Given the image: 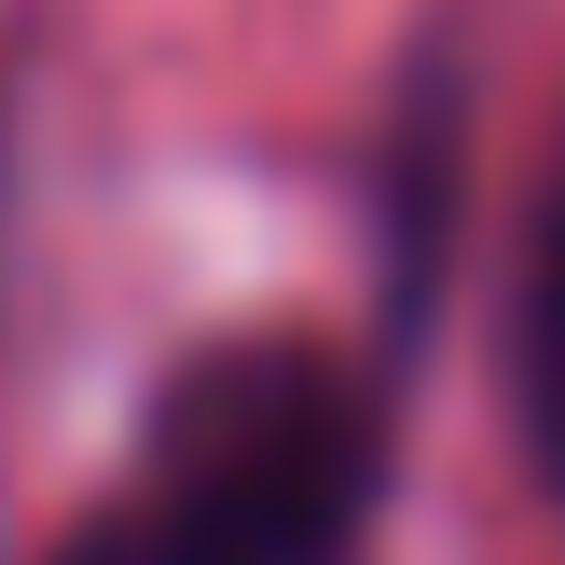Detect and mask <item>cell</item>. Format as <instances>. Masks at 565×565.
<instances>
[{
    "mask_svg": "<svg viewBox=\"0 0 565 565\" xmlns=\"http://www.w3.org/2000/svg\"><path fill=\"white\" fill-rule=\"evenodd\" d=\"M373 511V401L331 345L263 331L207 345L152 414V497L138 524L166 565H345Z\"/></svg>",
    "mask_w": 565,
    "mask_h": 565,
    "instance_id": "6da1fadb",
    "label": "cell"
},
{
    "mask_svg": "<svg viewBox=\"0 0 565 565\" xmlns=\"http://www.w3.org/2000/svg\"><path fill=\"white\" fill-rule=\"evenodd\" d=\"M524 441H539V483L565 497V166H552L539 248H524Z\"/></svg>",
    "mask_w": 565,
    "mask_h": 565,
    "instance_id": "7a4b0ae2",
    "label": "cell"
},
{
    "mask_svg": "<svg viewBox=\"0 0 565 565\" xmlns=\"http://www.w3.org/2000/svg\"><path fill=\"white\" fill-rule=\"evenodd\" d=\"M55 565H166V539H152L138 511H110V524H83V539L55 552Z\"/></svg>",
    "mask_w": 565,
    "mask_h": 565,
    "instance_id": "3957f363",
    "label": "cell"
}]
</instances>
